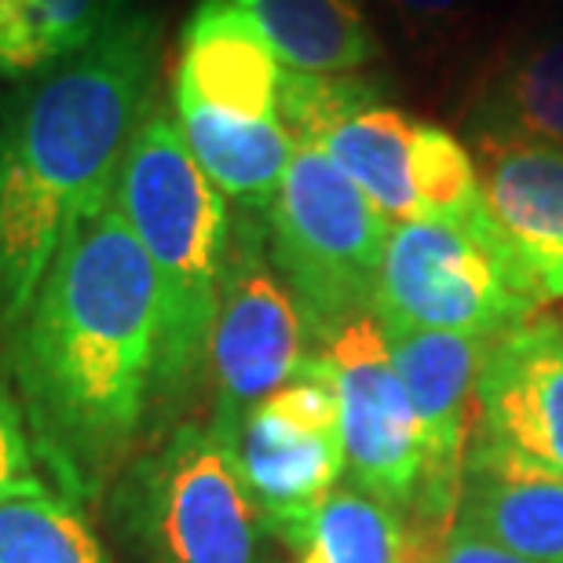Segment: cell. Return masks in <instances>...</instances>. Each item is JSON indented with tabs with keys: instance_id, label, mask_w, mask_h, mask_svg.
Listing matches in <instances>:
<instances>
[{
	"instance_id": "1",
	"label": "cell",
	"mask_w": 563,
	"mask_h": 563,
	"mask_svg": "<svg viewBox=\"0 0 563 563\" xmlns=\"http://www.w3.org/2000/svg\"><path fill=\"white\" fill-rule=\"evenodd\" d=\"M157 278L114 195L70 234L11 330L30 443L92 498L136 443L157 391Z\"/></svg>"
},
{
	"instance_id": "2",
	"label": "cell",
	"mask_w": 563,
	"mask_h": 563,
	"mask_svg": "<svg viewBox=\"0 0 563 563\" xmlns=\"http://www.w3.org/2000/svg\"><path fill=\"white\" fill-rule=\"evenodd\" d=\"M162 19L132 0L103 33L22 81L0 110V330L11 333L70 234L114 195L118 165L151 107Z\"/></svg>"
},
{
	"instance_id": "3",
	"label": "cell",
	"mask_w": 563,
	"mask_h": 563,
	"mask_svg": "<svg viewBox=\"0 0 563 563\" xmlns=\"http://www.w3.org/2000/svg\"><path fill=\"white\" fill-rule=\"evenodd\" d=\"M114 201L157 278V391L173 399L206 369L231 209L157 96L118 165Z\"/></svg>"
},
{
	"instance_id": "4",
	"label": "cell",
	"mask_w": 563,
	"mask_h": 563,
	"mask_svg": "<svg viewBox=\"0 0 563 563\" xmlns=\"http://www.w3.org/2000/svg\"><path fill=\"white\" fill-rule=\"evenodd\" d=\"M542 308L534 278L483 206L465 220L391 223L374 292L380 325L498 341Z\"/></svg>"
},
{
	"instance_id": "5",
	"label": "cell",
	"mask_w": 563,
	"mask_h": 563,
	"mask_svg": "<svg viewBox=\"0 0 563 563\" xmlns=\"http://www.w3.org/2000/svg\"><path fill=\"white\" fill-rule=\"evenodd\" d=\"M388 231L391 223L319 146L297 143L267 209V253L308 333L374 311Z\"/></svg>"
},
{
	"instance_id": "6",
	"label": "cell",
	"mask_w": 563,
	"mask_h": 563,
	"mask_svg": "<svg viewBox=\"0 0 563 563\" xmlns=\"http://www.w3.org/2000/svg\"><path fill=\"white\" fill-rule=\"evenodd\" d=\"M118 501L146 563H267L272 523L212 428L179 424L129 468Z\"/></svg>"
},
{
	"instance_id": "7",
	"label": "cell",
	"mask_w": 563,
	"mask_h": 563,
	"mask_svg": "<svg viewBox=\"0 0 563 563\" xmlns=\"http://www.w3.org/2000/svg\"><path fill=\"white\" fill-rule=\"evenodd\" d=\"M308 358V322L267 253V212L239 209L223 253L206 369L217 391L212 432L228 439L256 402Z\"/></svg>"
},
{
	"instance_id": "8",
	"label": "cell",
	"mask_w": 563,
	"mask_h": 563,
	"mask_svg": "<svg viewBox=\"0 0 563 563\" xmlns=\"http://www.w3.org/2000/svg\"><path fill=\"white\" fill-rule=\"evenodd\" d=\"M223 443L272 531L303 520L330 498L347 465L341 410L322 355L308 352L297 374L256 402Z\"/></svg>"
},
{
	"instance_id": "9",
	"label": "cell",
	"mask_w": 563,
	"mask_h": 563,
	"mask_svg": "<svg viewBox=\"0 0 563 563\" xmlns=\"http://www.w3.org/2000/svg\"><path fill=\"white\" fill-rule=\"evenodd\" d=\"M314 341L333 377L344 465L355 487L402 516L418 494L421 432L377 314H352L333 330L314 333Z\"/></svg>"
},
{
	"instance_id": "10",
	"label": "cell",
	"mask_w": 563,
	"mask_h": 563,
	"mask_svg": "<svg viewBox=\"0 0 563 563\" xmlns=\"http://www.w3.org/2000/svg\"><path fill=\"white\" fill-rule=\"evenodd\" d=\"M457 121L468 143L563 146V0L498 33L472 63Z\"/></svg>"
},
{
	"instance_id": "11",
	"label": "cell",
	"mask_w": 563,
	"mask_h": 563,
	"mask_svg": "<svg viewBox=\"0 0 563 563\" xmlns=\"http://www.w3.org/2000/svg\"><path fill=\"white\" fill-rule=\"evenodd\" d=\"M472 435L527 468L563 476V319L538 314L487 347Z\"/></svg>"
},
{
	"instance_id": "12",
	"label": "cell",
	"mask_w": 563,
	"mask_h": 563,
	"mask_svg": "<svg viewBox=\"0 0 563 563\" xmlns=\"http://www.w3.org/2000/svg\"><path fill=\"white\" fill-rule=\"evenodd\" d=\"M479 198L545 303L563 300V146L472 143Z\"/></svg>"
},
{
	"instance_id": "13",
	"label": "cell",
	"mask_w": 563,
	"mask_h": 563,
	"mask_svg": "<svg viewBox=\"0 0 563 563\" xmlns=\"http://www.w3.org/2000/svg\"><path fill=\"white\" fill-rule=\"evenodd\" d=\"M286 66L231 0H198L179 30L173 92H184L220 114L278 118V85Z\"/></svg>"
},
{
	"instance_id": "14",
	"label": "cell",
	"mask_w": 563,
	"mask_h": 563,
	"mask_svg": "<svg viewBox=\"0 0 563 563\" xmlns=\"http://www.w3.org/2000/svg\"><path fill=\"white\" fill-rule=\"evenodd\" d=\"M454 527L531 563H563V476L527 468L472 435Z\"/></svg>"
},
{
	"instance_id": "15",
	"label": "cell",
	"mask_w": 563,
	"mask_h": 563,
	"mask_svg": "<svg viewBox=\"0 0 563 563\" xmlns=\"http://www.w3.org/2000/svg\"><path fill=\"white\" fill-rule=\"evenodd\" d=\"M418 129L421 121L388 103L385 85H377L341 118H333L311 146H319L388 223H413L424 220L413 179Z\"/></svg>"
},
{
	"instance_id": "16",
	"label": "cell",
	"mask_w": 563,
	"mask_h": 563,
	"mask_svg": "<svg viewBox=\"0 0 563 563\" xmlns=\"http://www.w3.org/2000/svg\"><path fill=\"white\" fill-rule=\"evenodd\" d=\"M173 114L190 157L212 179V187L239 209L267 212L297 151V140L282 118H234L198 99L173 92Z\"/></svg>"
},
{
	"instance_id": "17",
	"label": "cell",
	"mask_w": 563,
	"mask_h": 563,
	"mask_svg": "<svg viewBox=\"0 0 563 563\" xmlns=\"http://www.w3.org/2000/svg\"><path fill=\"white\" fill-rule=\"evenodd\" d=\"M256 22L278 63L308 74H358L380 59L363 0H231Z\"/></svg>"
},
{
	"instance_id": "18",
	"label": "cell",
	"mask_w": 563,
	"mask_h": 563,
	"mask_svg": "<svg viewBox=\"0 0 563 563\" xmlns=\"http://www.w3.org/2000/svg\"><path fill=\"white\" fill-rule=\"evenodd\" d=\"M292 563H402V516L358 487H336L303 520L275 531Z\"/></svg>"
},
{
	"instance_id": "19",
	"label": "cell",
	"mask_w": 563,
	"mask_h": 563,
	"mask_svg": "<svg viewBox=\"0 0 563 563\" xmlns=\"http://www.w3.org/2000/svg\"><path fill=\"white\" fill-rule=\"evenodd\" d=\"M132 0H0V81L22 85L88 48Z\"/></svg>"
},
{
	"instance_id": "20",
	"label": "cell",
	"mask_w": 563,
	"mask_h": 563,
	"mask_svg": "<svg viewBox=\"0 0 563 563\" xmlns=\"http://www.w3.org/2000/svg\"><path fill=\"white\" fill-rule=\"evenodd\" d=\"M0 563H107L74 501L33 476L0 498Z\"/></svg>"
},
{
	"instance_id": "21",
	"label": "cell",
	"mask_w": 563,
	"mask_h": 563,
	"mask_svg": "<svg viewBox=\"0 0 563 563\" xmlns=\"http://www.w3.org/2000/svg\"><path fill=\"white\" fill-rule=\"evenodd\" d=\"M501 0H380L391 26L424 63H476Z\"/></svg>"
},
{
	"instance_id": "22",
	"label": "cell",
	"mask_w": 563,
	"mask_h": 563,
	"mask_svg": "<svg viewBox=\"0 0 563 563\" xmlns=\"http://www.w3.org/2000/svg\"><path fill=\"white\" fill-rule=\"evenodd\" d=\"M26 479H33V443L26 435V418L11 399V391L0 388V498Z\"/></svg>"
},
{
	"instance_id": "23",
	"label": "cell",
	"mask_w": 563,
	"mask_h": 563,
	"mask_svg": "<svg viewBox=\"0 0 563 563\" xmlns=\"http://www.w3.org/2000/svg\"><path fill=\"white\" fill-rule=\"evenodd\" d=\"M439 563H531V560L512 556L498 545L483 542L479 534L465 531V527H454L446 538V549H443V556H439Z\"/></svg>"
}]
</instances>
